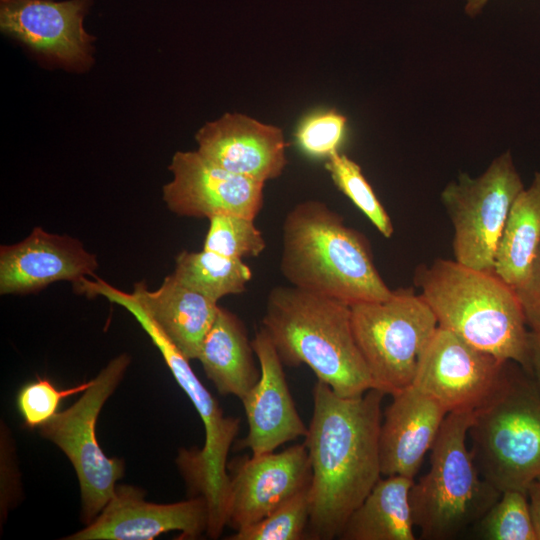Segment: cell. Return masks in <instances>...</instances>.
Segmentation results:
<instances>
[{
	"label": "cell",
	"instance_id": "cell-1",
	"mask_svg": "<svg viewBox=\"0 0 540 540\" xmlns=\"http://www.w3.org/2000/svg\"><path fill=\"white\" fill-rule=\"evenodd\" d=\"M305 436L310 465L307 539L338 538L352 512L380 479L379 432L385 393L337 395L317 380Z\"/></svg>",
	"mask_w": 540,
	"mask_h": 540
},
{
	"label": "cell",
	"instance_id": "cell-2",
	"mask_svg": "<svg viewBox=\"0 0 540 540\" xmlns=\"http://www.w3.org/2000/svg\"><path fill=\"white\" fill-rule=\"evenodd\" d=\"M280 271L294 287L349 306L387 299L366 238L325 203L295 205L282 225Z\"/></svg>",
	"mask_w": 540,
	"mask_h": 540
},
{
	"label": "cell",
	"instance_id": "cell-3",
	"mask_svg": "<svg viewBox=\"0 0 540 540\" xmlns=\"http://www.w3.org/2000/svg\"><path fill=\"white\" fill-rule=\"evenodd\" d=\"M262 328L283 364L307 365L337 395L357 397L374 383L357 345L351 306L294 286L267 296Z\"/></svg>",
	"mask_w": 540,
	"mask_h": 540
},
{
	"label": "cell",
	"instance_id": "cell-4",
	"mask_svg": "<svg viewBox=\"0 0 540 540\" xmlns=\"http://www.w3.org/2000/svg\"><path fill=\"white\" fill-rule=\"evenodd\" d=\"M415 286L438 326L529 375V330L513 287L494 271L438 258L415 270Z\"/></svg>",
	"mask_w": 540,
	"mask_h": 540
},
{
	"label": "cell",
	"instance_id": "cell-5",
	"mask_svg": "<svg viewBox=\"0 0 540 540\" xmlns=\"http://www.w3.org/2000/svg\"><path fill=\"white\" fill-rule=\"evenodd\" d=\"M102 295L134 316L158 348L174 379L202 420L205 429L202 449H180L177 464L190 490L205 499L209 511L206 533L216 539L226 526L230 483L227 457L239 432L240 419L224 415L217 400L192 370L189 359L159 329L132 293L106 284Z\"/></svg>",
	"mask_w": 540,
	"mask_h": 540
},
{
	"label": "cell",
	"instance_id": "cell-6",
	"mask_svg": "<svg viewBox=\"0 0 540 540\" xmlns=\"http://www.w3.org/2000/svg\"><path fill=\"white\" fill-rule=\"evenodd\" d=\"M474 412L446 415L431 449L430 468L410 490L422 539L450 540L473 527L502 492L479 473L467 446Z\"/></svg>",
	"mask_w": 540,
	"mask_h": 540
},
{
	"label": "cell",
	"instance_id": "cell-7",
	"mask_svg": "<svg viewBox=\"0 0 540 540\" xmlns=\"http://www.w3.org/2000/svg\"><path fill=\"white\" fill-rule=\"evenodd\" d=\"M480 475L500 492L540 482V393L522 367L510 362L506 381L468 431Z\"/></svg>",
	"mask_w": 540,
	"mask_h": 540
},
{
	"label": "cell",
	"instance_id": "cell-8",
	"mask_svg": "<svg viewBox=\"0 0 540 540\" xmlns=\"http://www.w3.org/2000/svg\"><path fill=\"white\" fill-rule=\"evenodd\" d=\"M351 317L374 388L392 396L412 386L438 328L423 297L411 288L392 290L385 300L352 305Z\"/></svg>",
	"mask_w": 540,
	"mask_h": 540
},
{
	"label": "cell",
	"instance_id": "cell-9",
	"mask_svg": "<svg viewBox=\"0 0 540 540\" xmlns=\"http://www.w3.org/2000/svg\"><path fill=\"white\" fill-rule=\"evenodd\" d=\"M130 361L125 353L112 359L74 404L38 428L45 439L65 453L74 467L80 484L82 519L86 525L104 509L114 495L116 482L124 476V461L108 457L98 444L96 422Z\"/></svg>",
	"mask_w": 540,
	"mask_h": 540
},
{
	"label": "cell",
	"instance_id": "cell-10",
	"mask_svg": "<svg viewBox=\"0 0 540 540\" xmlns=\"http://www.w3.org/2000/svg\"><path fill=\"white\" fill-rule=\"evenodd\" d=\"M524 189L510 151L496 157L476 178L461 173L441 193L453 226V253L457 262L494 271L500 237L510 208Z\"/></svg>",
	"mask_w": 540,
	"mask_h": 540
},
{
	"label": "cell",
	"instance_id": "cell-11",
	"mask_svg": "<svg viewBox=\"0 0 540 540\" xmlns=\"http://www.w3.org/2000/svg\"><path fill=\"white\" fill-rule=\"evenodd\" d=\"M512 361H501L438 326L421 357L413 386L450 412H476L504 385Z\"/></svg>",
	"mask_w": 540,
	"mask_h": 540
},
{
	"label": "cell",
	"instance_id": "cell-12",
	"mask_svg": "<svg viewBox=\"0 0 540 540\" xmlns=\"http://www.w3.org/2000/svg\"><path fill=\"white\" fill-rule=\"evenodd\" d=\"M92 0H0V30L44 60L83 71L95 38L83 22Z\"/></svg>",
	"mask_w": 540,
	"mask_h": 540
},
{
	"label": "cell",
	"instance_id": "cell-13",
	"mask_svg": "<svg viewBox=\"0 0 540 540\" xmlns=\"http://www.w3.org/2000/svg\"><path fill=\"white\" fill-rule=\"evenodd\" d=\"M168 168L173 177L163 186V201L178 216L255 219L262 209L264 182L225 170L197 150L177 151Z\"/></svg>",
	"mask_w": 540,
	"mask_h": 540
},
{
	"label": "cell",
	"instance_id": "cell-14",
	"mask_svg": "<svg viewBox=\"0 0 540 540\" xmlns=\"http://www.w3.org/2000/svg\"><path fill=\"white\" fill-rule=\"evenodd\" d=\"M228 471L226 526L235 531L262 520L311 481L304 443L277 453L235 458L228 463Z\"/></svg>",
	"mask_w": 540,
	"mask_h": 540
},
{
	"label": "cell",
	"instance_id": "cell-15",
	"mask_svg": "<svg viewBox=\"0 0 540 540\" xmlns=\"http://www.w3.org/2000/svg\"><path fill=\"white\" fill-rule=\"evenodd\" d=\"M208 524V506L201 496L156 504L144 501L141 489L118 485L100 514L65 539L152 540L169 531H179L181 539H196L207 532Z\"/></svg>",
	"mask_w": 540,
	"mask_h": 540
},
{
	"label": "cell",
	"instance_id": "cell-16",
	"mask_svg": "<svg viewBox=\"0 0 540 540\" xmlns=\"http://www.w3.org/2000/svg\"><path fill=\"white\" fill-rule=\"evenodd\" d=\"M94 254L76 238L35 227L22 241L0 247V294H29L57 281L93 276Z\"/></svg>",
	"mask_w": 540,
	"mask_h": 540
},
{
	"label": "cell",
	"instance_id": "cell-17",
	"mask_svg": "<svg viewBox=\"0 0 540 540\" xmlns=\"http://www.w3.org/2000/svg\"><path fill=\"white\" fill-rule=\"evenodd\" d=\"M198 153L210 162L261 182L279 177L287 165L282 130L240 113H226L195 135Z\"/></svg>",
	"mask_w": 540,
	"mask_h": 540
},
{
	"label": "cell",
	"instance_id": "cell-18",
	"mask_svg": "<svg viewBox=\"0 0 540 540\" xmlns=\"http://www.w3.org/2000/svg\"><path fill=\"white\" fill-rule=\"evenodd\" d=\"M260 365V378L241 400L248 434L240 441L252 455L273 452L284 443L305 437L308 428L300 418L289 391L283 363L267 332L261 327L251 341Z\"/></svg>",
	"mask_w": 540,
	"mask_h": 540
},
{
	"label": "cell",
	"instance_id": "cell-19",
	"mask_svg": "<svg viewBox=\"0 0 540 540\" xmlns=\"http://www.w3.org/2000/svg\"><path fill=\"white\" fill-rule=\"evenodd\" d=\"M392 397L379 432L381 474L414 479L448 413L413 385Z\"/></svg>",
	"mask_w": 540,
	"mask_h": 540
},
{
	"label": "cell",
	"instance_id": "cell-20",
	"mask_svg": "<svg viewBox=\"0 0 540 540\" xmlns=\"http://www.w3.org/2000/svg\"><path fill=\"white\" fill-rule=\"evenodd\" d=\"M132 295L187 359H197L217 316V301L184 286L172 274L156 290L143 281L136 283Z\"/></svg>",
	"mask_w": 540,
	"mask_h": 540
},
{
	"label": "cell",
	"instance_id": "cell-21",
	"mask_svg": "<svg viewBox=\"0 0 540 540\" xmlns=\"http://www.w3.org/2000/svg\"><path fill=\"white\" fill-rule=\"evenodd\" d=\"M255 352L242 321L219 307L210 330L202 341L197 360L220 394L242 400L260 378Z\"/></svg>",
	"mask_w": 540,
	"mask_h": 540
},
{
	"label": "cell",
	"instance_id": "cell-22",
	"mask_svg": "<svg viewBox=\"0 0 540 540\" xmlns=\"http://www.w3.org/2000/svg\"><path fill=\"white\" fill-rule=\"evenodd\" d=\"M414 479L392 475L379 479L352 512L338 538L342 540H415L410 490Z\"/></svg>",
	"mask_w": 540,
	"mask_h": 540
},
{
	"label": "cell",
	"instance_id": "cell-23",
	"mask_svg": "<svg viewBox=\"0 0 540 540\" xmlns=\"http://www.w3.org/2000/svg\"><path fill=\"white\" fill-rule=\"evenodd\" d=\"M540 246V172L514 200L494 261V272L514 289L528 278Z\"/></svg>",
	"mask_w": 540,
	"mask_h": 540
},
{
	"label": "cell",
	"instance_id": "cell-24",
	"mask_svg": "<svg viewBox=\"0 0 540 540\" xmlns=\"http://www.w3.org/2000/svg\"><path fill=\"white\" fill-rule=\"evenodd\" d=\"M174 278L184 286L212 300L241 294L252 278L243 259L228 258L214 252L182 251L175 261Z\"/></svg>",
	"mask_w": 540,
	"mask_h": 540
},
{
	"label": "cell",
	"instance_id": "cell-25",
	"mask_svg": "<svg viewBox=\"0 0 540 540\" xmlns=\"http://www.w3.org/2000/svg\"><path fill=\"white\" fill-rule=\"evenodd\" d=\"M473 527L478 539L538 540L528 496L517 490L503 491Z\"/></svg>",
	"mask_w": 540,
	"mask_h": 540
},
{
	"label": "cell",
	"instance_id": "cell-26",
	"mask_svg": "<svg viewBox=\"0 0 540 540\" xmlns=\"http://www.w3.org/2000/svg\"><path fill=\"white\" fill-rule=\"evenodd\" d=\"M325 168L336 187L370 220L385 237L394 233L392 221L362 173L361 167L339 151L331 154Z\"/></svg>",
	"mask_w": 540,
	"mask_h": 540
},
{
	"label": "cell",
	"instance_id": "cell-27",
	"mask_svg": "<svg viewBox=\"0 0 540 540\" xmlns=\"http://www.w3.org/2000/svg\"><path fill=\"white\" fill-rule=\"evenodd\" d=\"M309 486L286 500L262 520L236 531L230 540L307 539Z\"/></svg>",
	"mask_w": 540,
	"mask_h": 540
},
{
	"label": "cell",
	"instance_id": "cell-28",
	"mask_svg": "<svg viewBox=\"0 0 540 540\" xmlns=\"http://www.w3.org/2000/svg\"><path fill=\"white\" fill-rule=\"evenodd\" d=\"M265 248V239L254 219L236 215L209 218L203 250L228 258L243 259L257 257Z\"/></svg>",
	"mask_w": 540,
	"mask_h": 540
},
{
	"label": "cell",
	"instance_id": "cell-29",
	"mask_svg": "<svg viewBox=\"0 0 540 540\" xmlns=\"http://www.w3.org/2000/svg\"><path fill=\"white\" fill-rule=\"evenodd\" d=\"M346 125V117L335 109L316 111L301 120L295 139L307 155L327 159L339 151L346 134Z\"/></svg>",
	"mask_w": 540,
	"mask_h": 540
},
{
	"label": "cell",
	"instance_id": "cell-30",
	"mask_svg": "<svg viewBox=\"0 0 540 540\" xmlns=\"http://www.w3.org/2000/svg\"><path fill=\"white\" fill-rule=\"evenodd\" d=\"M91 380L67 389H58L47 378L38 377L25 384L18 392L16 404L25 426L34 429L48 422L58 413L61 401L84 392Z\"/></svg>",
	"mask_w": 540,
	"mask_h": 540
},
{
	"label": "cell",
	"instance_id": "cell-31",
	"mask_svg": "<svg viewBox=\"0 0 540 540\" xmlns=\"http://www.w3.org/2000/svg\"><path fill=\"white\" fill-rule=\"evenodd\" d=\"M526 323L531 330L540 329V246L527 280L515 289Z\"/></svg>",
	"mask_w": 540,
	"mask_h": 540
},
{
	"label": "cell",
	"instance_id": "cell-32",
	"mask_svg": "<svg viewBox=\"0 0 540 540\" xmlns=\"http://www.w3.org/2000/svg\"><path fill=\"white\" fill-rule=\"evenodd\" d=\"M530 376L540 393V329L529 330Z\"/></svg>",
	"mask_w": 540,
	"mask_h": 540
},
{
	"label": "cell",
	"instance_id": "cell-33",
	"mask_svg": "<svg viewBox=\"0 0 540 540\" xmlns=\"http://www.w3.org/2000/svg\"><path fill=\"white\" fill-rule=\"evenodd\" d=\"M527 496L537 537L540 540V482L530 485Z\"/></svg>",
	"mask_w": 540,
	"mask_h": 540
},
{
	"label": "cell",
	"instance_id": "cell-34",
	"mask_svg": "<svg viewBox=\"0 0 540 540\" xmlns=\"http://www.w3.org/2000/svg\"><path fill=\"white\" fill-rule=\"evenodd\" d=\"M488 0H467L465 11L470 16H474L481 11Z\"/></svg>",
	"mask_w": 540,
	"mask_h": 540
}]
</instances>
